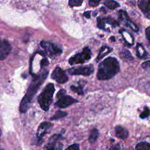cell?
Segmentation results:
<instances>
[{
	"label": "cell",
	"instance_id": "1",
	"mask_svg": "<svg viewBox=\"0 0 150 150\" xmlns=\"http://www.w3.org/2000/svg\"><path fill=\"white\" fill-rule=\"evenodd\" d=\"M48 73V70H45L33 77L29 86L28 88L25 95L21 102L19 111L21 113H25L27 111L33 97L47 77Z\"/></svg>",
	"mask_w": 150,
	"mask_h": 150
},
{
	"label": "cell",
	"instance_id": "2",
	"mask_svg": "<svg viewBox=\"0 0 150 150\" xmlns=\"http://www.w3.org/2000/svg\"><path fill=\"white\" fill-rule=\"evenodd\" d=\"M120 70L117 59L113 57H108L98 65L97 77L99 80H107L112 79Z\"/></svg>",
	"mask_w": 150,
	"mask_h": 150
},
{
	"label": "cell",
	"instance_id": "3",
	"mask_svg": "<svg viewBox=\"0 0 150 150\" xmlns=\"http://www.w3.org/2000/svg\"><path fill=\"white\" fill-rule=\"evenodd\" d=\"M55 91L53 83H48L38 97V102L40 108L45 111L49 110L53 101V97Z\"/></svg>",
	"mask_w": 150,
	"mask_h": 150
},
{
	"label": "cell",
	"instance_id": "4",
	"mask_svg": "<svg viewBox=\"0 0 150 150\" xmlns=\"http://www.w3.org/2000/svg\"><path fill=\"white\" fill-rule=\"evenodd\" d=\"M66 91L63 88L60 89L57 92L56 96L58 98V100L55 103V106L61 108H64L72 105L75 103L78 102L77 100H76L70 96L66 95Z\"/></svg>",
	"mask_w": 150,
	"mask_h": 150
},
{
	"label": "cell",
	"instance_id": "5",
	"mask_svg": "<svg viewBox=\"0 0 150 150\" xmlns=\"http://www.w3.org/2000/svg\"><path fill=\"white\" fill-rule=\"evenodd\" d=\"M91 53L90 49L88 47H85L83 48L82 52H79L70 57L69 60V63L71 65L84 63L88 61L91 59Z\"/></svg>",
	"mask_w": 150,
	"mask_h": 150
},
{
	"label": "cell",
	"instance_id": "6",
	"mask_svg": "<svg viewBox=\"0 0 150 150\" xmlns=\"http://www.w3.org/2000/svg\"><path fill=\"white\" fill-rule=\"evenodd\" d=\"M53 124L49 122H43L39 125L37 130L36 139L35 141V144L37 146H40L42 144L45 135L49 132Z\"/></svg>",
	"mask_w": 150,
	"mask_h": 150
},
{
	"label": "cell",
	"instance_id": "7",
	"mask_svg": "<svg viewBox=\"0 0 150 150\" xmlns=\"http://www.w3.org/2000/svg\"><path fill=\"white\" fill-rule=\"evenodd\" d=\"M40 45L44 49L45 54H46L50 57L59 55L62 53V50L53 43L43 40L40 42Z\"/></svg>",
	"mask_w": 150,
	"mask_h": 150
},
{
	"label": "cell",
	"instance_id": "8",
	"mask_svg": "<svg viewBox=\"0 0 150 150\" xmlns=\"http://www.w3.org/2000/svg\"><path fill=\"white\" fill-rule=\"evenodd\" d=\"M94 70V68L92 64L74 67L68 69V73L71 75H81V76H90Z\"/></svg>",
	"mask_w": 150,
	"mask_h": 150
},
{
	"label": "cell",
	"instance_id": "9",
	"mask_svg": "<svg viewBox=\"0 0 150 150\" xmlns=\"http://www.w3.org/2000/svg\"><path fill=\"white\" fill-rule=\"evenodd\" d=\"M51 77L59 83H64L67 81L68 77L66 72L60 67L57 66L53 70Z\"/></svg>",
	"mask_w": 150,
	"mask_h": 150
},
{
	"label": "cell",
	"instance_id": "10",
	"mask_svg": "<svg viewBox=\"0 0 150 150\" xmlns=\"http://www.w3.org/2000/svg\"><path fill=\"white\" fill-rule=\"evenodd\" d=\"M61 134H54L50 138L49 142L45 146V148L47 149H61L63 148V145L57 142V141L61 138Z\"/></svg>",
	"mask_w": 150,
	"mask_h": 150
},
{
	"label": "cell",
	"instance_id": "11",
	"mask_svg": "<svg viewBox=\"0 0 150 150\" xmlns=\"http://www.w3.org/2000/svg\"><path fill=\"white\" fill-rule=\"evenodd\" d=\"M119 18L120 19L124 22L125 25L129 28H130L134 32H138L139 30L138 27L134 23L132 22L130 19L129 18L127 12L121 10L119 11Z\"/></svg>",
	"mask_w": 150,
	"mask_h": 150
},
{
	"label": "cell",
	"instance_id": "12",
	"mask_svg": "<svg viewBox=\"0 0 150 150\" xmlns=\"http://www.w3.org/2000/svg\"><path fill=\"white\" fill-rule=\"evenodd\" d=\"M12 50L11 44L6 40H2L1 42L0 47V57L1 60L5 59L9 54Z\"/></svg>",
	"mask_w": 150,
	"mask_h": 150
},
{
	"label": "cell",
	"instance_id": "13",
	"mask_svg": "<svg viewBox=\"0 0 150 150\" xmlns=\"http://www.w3.org/2000/svg\"><path fill=\"white\" fill-rule=\"evenodd\" d=\"M108 23L112 26H117L119 25V23L111 18H97V26L100 29L105 30V24Z\"/></svg>",
	"mask_w": 150,
	"mask_h": 150
},
{
	"label": "cell",
	"instance_id": "14",
	"mask_svg": "<svg viewBox=\"0 0 150 150\" xmlns=\"http://www.w3.org/2000/svg\"><path fill=\"white\" fill-rule=\"evenodd\" d=\"M138 5L145 17L150 19V0H138Z\"/></svg>",
	"mask_w": 150,
	"mask_h": 150
},
{
	"label": "cell",
	"instance_id": "15",
	"mask_svg": "<svg viewBox=\"0 0 150 150\" xmlns=\"http://www.w3.org/2000/svg\"><path fill=\"white\" fill-rule=\"evenodd\" d=\"M115 132L116 137L122 139H126L128 136V130L125 128L120 125H117L115 127Z\"/></svg>",
	"mask_w": 150,
	"mask_h": 150
},
{
	"label": "cell",
	"instance_id": "16",
	"mask_svg": "<svg viewBox=\"0 0 150 150\" xmlns=\"http://www.w3.org/2000/svg\"><path fill=\"white\" fill-rule=\"evenodd\" d=\"M112 50V49L109 46H103L100 48L99 50V53L98 54V56L96 58V62L100 61L101 59H102L104 56L107 55L108 53H110Z\"/></svg>",
	"mask_w": 150,
	"mask_h": 150
},
{
	"label": "cell",
	"instance_id": "17",
	"mask_svg": "<svg viewBox=\"0 0 150 150\" xmlns=\"http://www.w3.org/2000/svg\"><path fill=\"white\" fill-rule=\"evenodd\" d=\"M98 135H99L98 131L96 128H93L91 131V132L88 137V141H89L90 143H91V144L94 143L97 141Z\"/></svg>",
	"mask_w": 150,
	"mask_h": 150
},
{
	"label": "cell",
	"instance_id": "18",
	"mask_svg": "<svg viewBox=\"0 0 150 150\" xmlns=\"http://www.w3.org/2000/svg\"><path fill=\"white\" fill-rule=\"evenodd\" d=\"M120 56L121 59H124V60H132L134 59L132 54H131L130 52L127 49L122 50L120 53Z\"/></svg>",
	"mask_w": 150,
	"mask_h": 150
},
{
	"label": "cell",
	"instance_id": "19",
	"mask_svg": "<svg viewBox=\"0 0 150 150\" xmlns=\"http://www.w3.org/2000/svg\"><path fill=\"white\" fill-rule=\"evenodd\" d=\"M104 5L111 9H114L118 6L120 4L114 0H104Z\"/></svg>",
	"mask_w": 150,
	"mask_h": 150
},
{
	"label": "cell",
	"instance_id": "20",
	"mask_svg": "<svg viewBox=\"0 0 150 150\" xmlns=\"http://www.w3.org/2000/svg\"><path fill=\"white\" fill-rule=\"evenodd\" d=\"M136 149L141 150H150V144L147 142H141L135 146Z\"/></svg>",
	"mask_w": 150,
	"mask_h": 150
},
{
	"label": "cell",
	"instance_id": "21",
	"mask_svg": "<svg viewBox=\"0 0 150 150\" xmlns=\"http://www.w3.org/2000/svg\"><path fill=\"white\" fill-rule=\"evenodd\" d=\"M67 114L66 112H64V111H57L56 112L52 118H50V120H58L59 118H63V117L66 116Z\"/></svg>",
	"mask_w": 150,
	"mask_h": 150
},
{
	"label": "cell",
	"instance_id": "22",
	"mask_svg": "<svg viewBox=\"0 0 150 150\" xmlns=\"http://www.w3.org/2000/svg\"><path fill=\"white\" fill-rule=\"evenodd\" d=\"M70 88L73 91L77 93L79 95H83L84 94L83 87L81 85H79L78 86H75L72 85L70 86Z\"/></svg>",
	"mask_w": 150,
	"mask_h": 150
},
{
	"label": "cell",
	"instance_id": "23",
	"mask_svg": "<svg viewBox=\"0 0 150 150\" xmlns=\"http://www.w3.org/2000/svg\"><path fill=\"white\" fill-rule=\"evenodd\" d=\"M84 0H69V4L71 7L80 6Z\"/></svg>",
	"mask_w": 150,
	"mask_h": 150
},
{
	"label": "cell",
	"instance_id": "24",
	"mask_svg": "<svg viewBox=\"0 0 150 150\" xmlns=\"http://www.w3.org/2000/svg\"><path fill=\"white\" fill-rule=\"evenodd\" d=\"M150 115V110L148 107H145L144 111L141 113L139 115V117L142 119H144L148 117H149Z\"/></svg>",
	"mask_w": 150,
	"mask_h": 150
},
{
	"label": "cell",
	"instance_id": "25",
	"mask_svg": "<svg viewBox=\"0 0 150 150\" xmlns=\"http://www.w3.org/2000/svg\"><path fill=\"white\" fill-rule=\"evenodd\" d=\"M144 49V47H142V46L141 44H137V54L138 57H139L140 58H142L144 56V54L142 53V52H141Z\"/></svg>",
	"mask_w": 150,
	"mask_h": 150
},
{
	"label": "cell",
	"instance_id": "26",
	"mask_svg": "<svg viewBox=\"0 0 150 150\" xmlns=\"http://www.w3.org/2000/svg\"><path fill=\"white\" fill-rule=\"evenodd\" d=\"M101 0H89L88 1V4L90 6H97L98 5L100 4Z\"/></svg>",
	"mask_w": 150,
	"mask_h": 150
},
{
	"label": "cell",
	"instance_id": "27",
	"mask_svg": "<svg viewBox=\"0 0 150 150\" xmlns=\"http://www.w3.org/2000/svg\"><path fill=\"white\" fill-rule=\"evenodd\" d=\"M49 61L46 58H43L41 61H40V67L41 68H43L45 66H46L49 64Z\"/></svg>",
	"mask_w": 150,
	"mask_h": 150
},
{
	"label": "cell",
	"instance_id": "28",
	"mask_svg": "<svg viewBox=\"0 0 150 150\" xmlns=\"http://www.w3.org/2000/svg\"><path fill=\"white\" fill-rule=\"evenodd\" d=\"M66 149H71V150L79 149V145L77 144H73L71 145H70Z\"/></svg>",
	"mask_w": 150,
	"mask_h": 150
},
{
	"label": "cell",
	"instance_id": "29",
	"mask_svg": "<svg viewBox=\"0 0 150 150\" xmlns=\"http://www.w3.org/2000/svg\"><path fill=\"white\" fill-rule=\"evenodd\" d=\"M145 35L147 39L150 42V26H148L145 30Z\"/></svg>",
	"mask_w": 150,
	"mask_h": 150
},
{
	"label": "cell",
	"instance_id": "30",
	"mask_svg": "<svg viewBox=\"0 0 150 150\" xmlns=\"http://www.w3.org/2000/svg\"><path fill=\"white\" fill-rule=\"evenodd\" d=\"M142 67L144 69H146L149 67H150V60L149 61H146L145 62H144L142 64Z\"/></svg>",
	"mask_w": 150,
	"mask_h": 150
},
{
	"label": "cell",
	"instance_id": "31",
	"mask_svg": "<svg viewBox=\"0 0 150 150\" xmlns=\"http://www.w3.org/2000/svg\"><path fill=\"white\" fill-rule=\"evenodd\" d=\"M90 13H91V11H86V12H84V16L87 18H90Z\"/></svg>",
	"mask_w": 150,
	"mask_h": 150
}]
</instances>
